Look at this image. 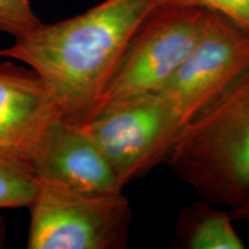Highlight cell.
<instances>
[{
  "label": "cell",
  "instance_id": "12",
  "mask_svg": "<svg viewBox=\"0 0 249 249\" xmlns=\"http://www.w3.org/2000/svg\"><path fill=\"white\" fill-rule=\"evenodd\" d=\"M158 6H186L223 15L249 30V0H160Z\"/></svg>",
  "mask_w": 249,
  "mask_h": 249
},
{
  "label": "cell",
  "instance_id": "4",
  "mask_svg": "<svg viewBox=\"0 0 249 249\" xmlns=\"http://www.w3.org/2000/svg\"><path fill=\"white\" fill-rule=\"evenodd\" d=\"M85 124L123 187L166 163L183 129L158 91L108 102Z\"/></svg>",
  "mask_w": 249,
  "mask_h": 249
},
{
  "label": "cell",
  "instance_id": "3",
  "mask_svg": "<svg viewBox=\"0 0 249 249\" xmlns=\"http://www.w3.org/2000/svg\"><path fill=\"white\" fill-rule=\"evenodd\" d=\"M30 210L28 249H124L132 207L119 193L81 192L38 180Z\"/></svg>",
  "mask_w": 249,
  "mask_h": 249
},
{
  "label": "cell",
  "instance_id": "13",
  "mask_svg": "<svg viewBox=\"0 0 249 249\" xmlns=\"http://www.w3.org/2000/svg\"><path fill=\"white\" fill-rule=\"evenodd\" d=\"M230 213L234 220H244V222L249 223V193L240 203L232 208Z\"/></svg>",
  "mask_w": 249,
  "mask_h": 249
},
{
  "label": "cell",
  "instance_id": "9",
  "mask_svg": "<svg viewBox=\"0 0 249 249\" xmlns=\"http://www.w3.org/2000/svg\"><path fill=\"white\" fill-rule=\"evenodd\" d=\"M214 203L196 201L180 211L176 226V248L181 249H244L233 226L230 211L214 207Z\"/></svg>",
  "mask_w": 249,
  "mask_h": 249
},
{
  "label": "cell",
  "instance_id": "2",
  "mask_svg": "<svg viewBox=\"0 0 249 249\" xmlns=\"http://www.w3.org/2000/svg\"><path fill=\"white\" fill-rule=\"evenodd\" d=\"M205 201L234 208L249 193V71L186 124L167 158Z\"/></svg>",
  "mask_w": 249,
  "mask_h": 249
},
{
  "label": "cell",
  "instance_id": "7",
  "mask_svg": "<svg viewBox=\"0 0 249 249\" xmlns=\"http://www.w3.org/2000/svg\"><path fill=\"white\" fill-rule=\"evenodd\" d=\"M37 179L81 192L119 193L124 187L85 124L58 116L30 160Z\"/></svg>",
  "mask_w": 249,
  "mask_h": 249
},
{
  "label": "cell",
  "instance_id": "14",
  "mask_svg": "<svg viewBox=\"0 0 249 249\" xmlns=\"http://www.w3.org/2000/svg\"><path fill=\"white\" fill-rule=\"evenodd\" d=\"M6 244V227L4 219L0 216V248L5 247Z\"/></svg>",
  "mask_w": 249,
  "mask_h": 249
},
{
  "label": "cell",
  "instance_id": "6",
  "mask_svg": "<svg viewBox=\"0 0 249 249\" xmlns=\"http://www.w3.org/2000/svg\"><path fill=\"white\" fill-rule=\"evenodd\" d=\"M249 71V30L208 12L200 38L160 95L183 128Z\"/></svg>",
  "mask_w": 249,
  "mask_h": 249
},
{
  "label": "cell",
  "instance_id": "10",
  "mask_svg": "<svg viewBox=\"0 0 249 249\" xmlns=\"http://www.w3.org/2000/svg\"><path fill=\"white\" fill-rule=\"evenodd\" d=\"M38 183L29 163L0 150V209L29 208Z\"/></svg>",
  "mask_w": 249,
  "mask_h": 249
},
{
  "label": "cell",
  "instance_id": "1",
  "mask_svg": "<svg viewBox=\"0 0 249 249\" xmlns=\"http://www.w3.org/2000/svg\"><path fill=\"white\" fill-rule=\"evenodd\" d=\"M160 0H103L59 22L40 23L0 58L23 62L44 82L62 117L86 124L136 29Z\"/></svg>",
  "mask_w": 249,
  "mask_h": 249
},
{
  "label": "cell",
  "instance_id": "8",
  "mask_svg": "<svg viewBox=\"0 0 249 249\" xmlns=\"http://www.w3.org/2000/svg\"><path fill=\"white\" fill-rule=\"evenodd\" d=\"M60 112L33 70L0 62V150L30 164L40 140Z\"/></svg>",
  "mask_w": 249,
  "mask_h": 249
},
{
  "label": "cell",
  "instance_id": "5",
  "mask_svg": "<svg viewBox=\"0 0 249 249\" xmlns=\"http://www.w3.org/2000/svg\"><path fill=\"white\" fill-rule=\"evenodd\" d=\"M207 17L197 7L157 6L127 44L97 111L111 101L160 91L197 43Z\"/></svg>",
  "mask_w": 249,
  "mask_h": 249
},
{
  "label": "cell",
  "instance_id": "11",
  "mask_svg": "<svg viewBox=\"0 0 249 249\" xmlns=\"http://www.w3.org/2000/svg\"><path fill=\"white\" fill-rule=\"evenodd\" d=\"M42 23L31 0H0V33L22 36Z\"/></svg>",
  "mask_w": 249,
  "mask_h": 249
}]
</instances>
